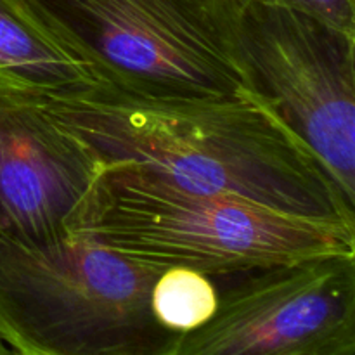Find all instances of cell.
Listing matches in <instances>:
<instances>
[{
  "label": "cell",
  "instance_id": "6",
  "mask_svg": "<svg viewBox=\"0 0 355 355\" xmlns=\"http://www.w3.org/2000/svg\"><path fill=\"white\" fill-rule=\"evenodd\" d=\"M245 274L177 355H355V253Z\"/></svg>",
  "mask_w": 355,
  "mask_h": 355
},
{
  "label": "cell",
  "instance_id": "2",
  "mask_svg": "<svg viewBox=\"0 0 355 355\" xmlns=\"http://www.w3.org/2000/svg\"><path fill=\"white\" fill-rule=\"evenodd\" d=\"M73 236L144 263L231 276L326 253H355V225L283 214L170 186L134 165H104Z\"/></svg>",
  "mask_w": 355,
  "mask_h": 355
},
{
  "label": "cell",
  "instance_id": "11",
  "mask_svg": "<svg viewBox=\"0 0 355 355\" xmlns=\"http://www.w3.org/2000/svg\"><path fill=\"white\" fill-rule=\"evenodd\" d=\"M0 355H14V354L9 350V347H7L6 343L2 342V340H0Z\"/></svg>",
  "mask_w": 355,
  "mask_h": 355
},
{
  "label": "cell",
  "instance_id": "3",
  "mask_svg": "<svg viewBox=\"0 0 355 355\" xmlns=\"http://www.w3.org/2000/svg\"><path fill=\"white\" fill-rule=\"evenodd\" d=\"M168 267L87 236L47 246L0 238V340L14 355H177L153 290Z\"/></svg>",
  "mask_w": 355,
  "mask_h": 355
},
{
  "label": "cell",
  "instance_id": "10",
  "mask_svg": "<svg viewBox=\"0 0 355 355\" xmlns=\"http://www.w3.org/2000/svg\"><path fill=\"white\" fill-rule=\"evenodd\" d=\"M288 7L326 21L347 33L355 35V0H238Z\"/></svg>",
  "mask_w": 355,
  "mask_h": 355
},
{
  "label": "cell",
  "instance_id": "5",
  "mask_svg": "<svg viewBox=\"0 0 355 355\" xmlns=\"http://www.w3.org/2000/svg\"><path fill=\"white\" fill-rule=\"evenodd\" d=\"M218 3L246 96L304 142L355 201V35L288 7Z\"/></svg>",
  "mask_w": 355,
  "mask_h": 355
},
{
  "label": "cell",
  "instance_id": "1",
  "mask_svg": "<svg viewBox=\"0 0 355 355\" xmlns=\"http://www.w3.org/2000/svg\"><path fill=\"white\" fill-rule=\"evenodd\" d=\"M21 94L104 165H134L193 193L236 196L297 217L355 225V201L331 172L248 96L153 101L101 83Z\"/></svg>",
  "mask_w": 355,
  "mask_h": 355
},
{
  "label": "cell",
  "instance_id": "9",
  "mask_svg": "<svg viewBox=\"0 0 355 355\" xmlns=\"http://www.w3.org/2000/svg\"><path fill=\"white\" fill-rule=\"evenodd\" d=\"M211 276L187 267H168L153 290V312L159 324L177 335H187L214 315L218 288Z\"/></svg>",
  "mask_w": 355,
  "mask_h": 355
},
{
  "label": "cell",
  "instance_id": "7",
  "mask_svg": "<svg viewBox=\"0 0 355 355\" xmlns=\"http://www.w3.org/2000/svg\"><path fill=\"white\" fill-rule=\"evenodd\" d=\"M104 163L24 94L0 87V238H71Z\"/></svg>",
  "mask_w": 355,
  "mask_h": 355
},
{
  "label": "cell",
  "instance_id": "4",
  "mask_svg": "<svg viewBox=\"0 0 355 355\" xmlns=\"http://www.w3.org/2000/svg\"><path fill=\"white\" fill-rule=\"evenodd\" d=\"M96 83L153 101L245 97L218 0H17Z\"/></svg>",
  "mask_w": 355,
  "mask_h": 355
},
{
  "label": "cell",
  "instance_id": "8",
  "mask_svg": "<svg viewBox=\"0 0 355 355\" xmlns=\"http://www.w3.org/2000/svg\"><path fill=\"white\" fill-rule=\"evenodd\" d=\"M96 83L85 66L49 37L17 0H0V87L58 92Z\"/></svg>",
  "mask_w": 355,
  "mask_h": 355
}]
</instances>
